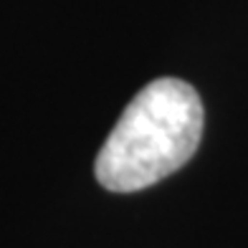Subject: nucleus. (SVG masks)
I'll use <instances>...</instances> for the list:
<instances>
[{
	"mask_svg": "<svg viewBox=\"0 0 248 248\" xmlns=\"http://www.w3.org/2000/svg\"><path fill=\"white\" fill-rule=\"evenodd\" d=\"M202 137V101L180 78L147 84L122 111L96 155V180L111 193H134L180 170Z\"/></svg>",
	"mask_w": 248,
	"mask_h": 248,
	"instance_id": "f257e3e1",
	"label": "nucleus"
}]
</instances>
